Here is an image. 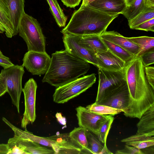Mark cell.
<instances>
[{
	"label": "cell",
	"mask_w": 154,
	"mask_h": 154,
	"mask_svg": "<svg viewBox=\"0 0 154 154\" xmlns=\"http://www.w3.org/2000/svg\"><path fill=\"white\" fill-rule=\"evenodd\" d=\"M144 68L140 57L134 58L126 67L129 94L128 106L123 112L126 117L140 119L154 105V89L147 80Z\"/></svg>",
	"instance_id": "cell-1"
},
{
	"label": "cell",
	"mask_w": 154,
	"mask_h": 154,
	"mask_svg": "<svg viewBox=\"0 0 154 154\" xmlns=\"http://www.w3.org/2000/svg\"><path fill=\"white\" fill-rule=\"evenodd\" d=\"M49 68L42 80L57 88L84 75L89 70V63L78 58L65 50L51 54Z\"/></svg>",
	"instance_id": "cell-2"
},
{
	"label": "cell",
	"mask_w": 154,
	"mask_h": 154,
	"mask_svg": "<svg viewBox=\"0 0 154 154\" xmlns=\"http://www.w3.org/2000/svg\"><path fill=\"white\" fill-rule=\"evenodd\" d=\"M118 15H111L88 6L81 5L75 11L67 25L61 31L79 36L100 35Z\"/></svg>",
	"instance_id": "cell-3"
},
{
	"label": "cell",
	"mask_w": 154,
	"mask_h": 154,
	"mask_svg": "<svg viewBox=\"0 0 154 154\" xmlns=\"http://www.w3.org/2000/svg\"><path fill=\"white\" fill-rule=\"evenodd\" d=\"M18 33L26 43L28 51L45 52V37L36 19L24 12L20 22Z\"/></svg>",
	"instance_id": "cell-4"
},
{
	"label": "cell",
	"mask_w": 154,
	"mask_h": 154,
	"mask_svg": "<svg viewBox=\"0 0 154 154\" xmlns=\"http://www.w3.org/2000/svg\"><path fill=\"white\" fill-rule=\"evenodd\" d=\"M95 74L79 78L56 88L53 95V101L57 103H63L79 95L91 87L95 82Z\"/></svg>",
	"instance_id": "cell-5"
},
{
	"label": "cell",
	"mask_w": 154,
	"mask_h": 154,
	"mask_svg": "<svg viewBox=\"0 0 154 154\" xmlns=\"http://www.w3.org/2000/svg\"><path fill=\"white\" fill-rule=\"evenodd\" d=\"M98 91L95 102L97 104L118 88L126 79L125 69L110 71L98 68Z\"/></svg>",
	"instance_id": "cell-6"
},
{
	"label": "cell",
	"mask_w": 154,
	"mask_h": 154,
	"mask_svg": "<svg viewBox=\"0 0 154 154\" xmlns=\"http://www.w3.org/2000/svg\"><path fill=\"white\" fill-rule=\"evenodd\" d=\"M5 79L7 92L10 95L12 103L20 113V103L23 91L22 81L25 72L24 67L18 65L6 69L1 71Z\"/></svg>",
	"instance_id": "cell-7"
},
{
	"label": "cell",
	"mask_w": 154,
	"mask_h": 154,
	"mask_svg": "<svg viewBox=\"0 0 154 154\" xmlns=\"http://www.w3.org/2000/svg\"><path fill=\"white\" fill-rule=\"evenodd\" d=\"M37 85L33 79H30L25 84L23 88L25 101V110L21 122V127L23 129L30 123L35 121V99Z\"/></svg>",
	"instance_id": "cell-8"
},
{
	"label": "cell",
	"mask_w": 154,
	"mask_h": 154,
	"mask_svg": "<svg viewBox=\"0 0 154 154\" xmlns=\"http://www.w3.org/2000/svg\"><path fill=\"white\" fill-rule=\"evenodd\" d=\"M51 58L46 52L28 51L24 56L22 65L33 75H43L49 68Z\"/></svg>",
	"instance_id": "cell-9"
},
{
	"label": "cell",
	"mask_w": 154,
	"mask_h": 154,
	"mask_svg": "<svg viewBox=\"0 0 154 154\" xmlns=\"http://www.w3.org/2000/svg\"><path fill=\"white\" fill-rule=\"evenodd\" d=\"M62 39L65 50L75 57L97 66L95 54L82 46L77 36L69 33L63 34Z\"/></svg>",
	"instance_id": "cell-10"
},
{
	"label": "cell",
	"mask_w": 154,
	"mask_h": 154,
	"mask_svg": "<svg viewBox=\"0 0 154 154\" xmlns=\"http://www.w3.org/2000/svg\"><path fill=\"white\" fill-rule=\"evenodd\" d=\"M75 109L79 127L84 128L97 136L100 125L108 115L92 113L81 106H78Z\"/></svg>",
	"instance_id": "cell-11"
},
{
	"label": "cell",
	"mask_w": 154,
	"mask_h": 154,
	"mask_svg": "<svg viewBox=\"0 0 154 154\" xmlns=\"http://www.w3.org/2000/svg\"><path fill=\"white\" fill-rule=\"evenodd\" d=\"M129 97V90L126 79L120 85L97 104L122 109L123 112L128 106Z\"/></svg>",
	"instance_id": "cell-12"
},
{
	"label": "cell",
	"mask_w": 154,
	"mask_h": 154,
	"mask_svg": "<svg viewBox=\"0 0 154 154\" xmlns=\"http://www.w3.org/2000/svg\"><path fill=\"white\" fill-rule=\"evenodd\" d=\"M55 143L52 148L55 154H83L82 148L70 137L69 133L52 136Z\"/></svg>",
	"instance_id": "cell-13"
},
{
	"label": "cell",
	"mask_w": 154,
	"mask_h": 154,
	"mask_svg": "<svg viewBox=\"0 0 154 154\" xmlns=\"http://www.w3.org/2000/svg\"><path fill=\"white\" fill-rule=\"evenodd\" d=\"M98 68L110 71L125 69L126 65L123 60L108 49L107 51L95 54Z\"/></svg>",
	"instance_id": "cell-14"
},
{
	"label": "cell",
	"mask_w": 154,
	"mask_h": 154,
	"mask_svg": "<svg viewBox=\"0 0 154 154\" xmlns=\"http://www.w3.org/2000/svg\"><path fill=\"white\" fill-rule=\"evenodd\" d=\"M87 5L111 15L122 14L127 6L125 0H94Z\"/></svg>",
	"instance_id": "cell-15"
},
{
	"label": "cell",
	"mask_w": 154,
	"mask_h": 154,
	"mask_svg": "<svg viewBox=\"0 0 154 154\" xmlns=\"http://www.w3.org/2000/svg\"><path fill=\"white\" fill-rule=\"evenodd\" d=\"M103 39L111 42L125 49L135 56H137L139 47L135 43L114 31L104 32L100 35Z\"/></svg>",
	"instance_id": "cell-16"
},
{
	"label": "cell",
	"mask_w": 154,
	"mask_h": 154,
	"mask_svg": "<svg viewBox=\"0 0 154 154\" xmlns=\"http://www.w3.org/2000/svg\"><path fill=\"white\" fill-rule=\"evenodd\" d=\"M7 7L11 21L16 35L24 11V0H4Z\"/></svg>",
	"instance_id": "cell-17"
},
{
	"label": "cell",
	"mask_w": 154,
	"mask_h": 154,
	"mask_svg": "<svg viewBox=\"0 0 154 154\" xmlns=\"http://www.w3.org/2000/svg\"><path fill=\"white\" fill-rule=\"evenodd\" d=\"M77 36L79 44L95 54L108 50L100 35L93 34Z\"/></svg>",
	"instance_id": "cell-18"
},
{
	"label": "cell",
	"mask_w": 154,
	"mask_h": 154,
	"mask_svg": "<svg viewBox=\"0 0 154 154\" xmlns=\"http://www.w3.org/2000/svg\"><path fill=\"white\" fill-rule=\"evenodd\" d=\"M154 132L137 133L136 134L122 139L121 141L126 144L142 149L154 145Z\"/></svg>",
	"instance_id": "cell-19"
},
{
	"label": "cell",
	"mask_w": 154,
	"mask_h": 154,
	"mask_svg": "<svg viewBox=\"0 0 154 154\" xmlns=\"http://www.w3.org/2000/svg\"><path fill=\"white\" fill-rule=\"evenodd\" d=\"M4 32L9 38L16 35L5 1L4 0H0V33Z\"/></svg>",
	"instance_id": "cell-20"
},
{
	"label": "cell",
	"mask_w": 154,
	"mask_h": 154,
	"mask_svg": "<svg viewBox=\"0 0 154 154\" xmlns=\"http://www.w3.org/2000/svg\"><path fill=\"white\" fill-rule=\"evenodd\" d=\"M137 123V133L154 132V105L142 115Z\"/></svg>",
	"instance_id": "cell-21"
},
{
	"label": "cell",
	"mask_w": 154,
	"mask_h": 154,
	"mask_svg": "<svg viewBox=\"0 0 154 154\" xmlns=\"http://www.w3.org/2000/svg\"><path fill=\"white\" fill-rule=\"evenodd\" d=\"M86 129L79 127L75 128L69 133V135L82 149L83 154H93L88 147L85 134Z\"/></svg>",
	"instance_id": "cell-22"
},
{
	"label": "cell",
	"mask_w": 154,
	"mask_h": 154,
	"mask_svg": "<svg viewBox=\"0 0 154 154\" xmlns=\"http://www.w3.org/2000/svg\"><path fill=\"white\" fill-rule=\"evenodd\" d=\"M102 40L108 49L125 63L127 66L134 58L135 56L122 47L107 40Z\"/></svg>",
	"instance_id": "cell-23"
},
{
	"label": "cell",
	"mask_w": 154,
	"mask_h": 154,
	"mask_svg": "<svg viewBox=\"0 0 154 154\" xmlns=\"http://www.w3.org/2000/svg\"><path fill=\"white\" fill-rule=\"evenodd\" d=\"M50 10L57 24L60 27H65L67 18L60 8L57 0H46Z\"/></svg>",
	"instance_id": "cell-24"
},
{
	"label": "cell",
	"mask_w": 154,
	"mask_h": 154,
	"mask_svg": "<svg viewBox=\"0 0 154 154\" xmlns=\"http://www.w3.org/2000/svg\"><path fill=\"white\" fill-rule=\"evenodd\" d=\"M136 44L140 48V51L137 56H140L145 52L154 48V38L148 36L126 37Z\"/></svg>",
	"instance_id": "cell-25"
},
{
	"label": "cell",
	"mask_w": 154,
	"mask_h": 154,
	"mask_svg": "<svg viewBox=\"0 0 154 154\" xmlns=\"http://www.w3.org/2000/svg\"><path fill=\"white\" fill-rule=\"evenodd\" d=\"M154 18V7H146L135 17L128 20L130 29H133L136 26L150 19Z\"/></svg>",
	"instance_id": "cell-26"
},
{
	"label": "cell",
	"mask_w": 154,
	"mask_h": 154,
	"mask_svg": "<svg viewBox=\"0 0 154 154\" xmlns=\"http://www.w3.org/2000/svg\"><path fill=\"white\" fill-rule=\"evenodd\" d=\"M85 108L91 112L101 115H110L114 116L123 112L122 109L106 105L97 104L95 102L88 105Z\"/></svg>",
	"instance_id": "cell-27"
},
{
	"label": "cell",
	"mask_w": 154,
	"mask_h": 154,
	"mask_svg": "<svg viewBox=\"0 0 154 154\" xmlns=\"http://www.w3.org/2000/svg\"><path fill=\"white\" fill-rule=\"evenodd\" d=\"M145 0H135L131 5L127 6L122 14L128 20L132 19L141 12L145 8Z\"/></svg>",
	"instance_id": "cell-28"
},
{
	"label": "cell",
	"mask_w": 154,
	"mask_h": 154,
	"mask_svg": "<svg viewBox=\"0 0 154 154\" xmlns=\"http://www.w3.org/2000/svg\"><path fill=\"white\" fill-rule=\"evenodd\" d=\"M85 134L89 149L93 154H100L104 143L99 140L96 135L90 131L86 129Z\"/></svg>",
	"instance_id": "cell-29"
},
{
	"label": "cell",
	"mask_w": 154,
	"mask_h": 154,
	"mask_svg": "<svg viewBox=\"0 0 154 154\" xmlns=\"http://www.w3.org/2000/svg\"><path fill=\"white\" fill-rule=\"evenodd\" d=\"M114 119L113 116L108 115L100 126L97 136L99 140L104 144L106 143L107 136Z\"/></svg>",
	"instance_id": "cell-30"
},
{
	"label": "cell",
	"mask_w": 154,
	"mask_h": 154,
	"mask_svg": "<svg viewBox=\"0 0 154 154\" xmlns=\"http://www.w3.org/2000/svg\"><path fill=\"white\" fill-rule=\"evenodd\" d=\"M144 67L154 63V48L145 52L140 56Z\"/></svg>",
	"instance_id": "cell-31"
},
{
	"label": "cell",
	"mask_w": 154,
	"mask_h": 154,
	"mask_svg": "<svg viewBox=\"0 0 154 154\" xmlns=\"http://www.w3.org/2000/svg\"><path fill=\"white\" fill-rule=\"evenodd\" d=\"M116 154H143V151L135 147L126 144L124 148L121 150H117Z\"/></svg>",
	"instance_id": "cell-32"
},
{
	"label": "cell",
	"mask_w": 154,
	"mask_h": 154,
	"mask_svg": "<svg viewBox=\"0 0 154 154\" xmlns=\"http://www.w3.org/2000/svg\"><path fill=\"white\" fill-rule=\"evenodd\" d=\"M133 29L154 32V18L146 21L135 27Z\"/></svg>",
	"instance_id": "cell-33"
},
{
	"label": "cell",
	"mask_w": 154,
	"mask_h": 154,
	"mask_svg": "<svg viewBox=\"0 0 154 154\" xmlns=\"http://www.w3.org/2000/svg\"><path fill=\"white\" fill-rule=\"evenodd\" d=\"M145 72L147 80L154 89V67L153 66L145 67Z\"/></svg>",
	"instance_id": "cell-34"
},
{
	"label": "cell",
	"mask_w": 154,
	"mask_h": 154,
	"mask_svg": "<svg viewBox=\"0 0 154 154\" xmlns=\"http://www.w3.org/2000/svg\"><path fill=\"white\" fill-rule=\"evenodd\" d=\"M7 92L5 78L2 72L0 73V97Z\"/></svg>",
	"instance_id": "cell-35"
},
{
	"label": "cell",
	"mask_w": 154,
	"mask_h": 154,
	"mask_svg": "<svg viewBox=\"0 0 154 154\" xmlns=\"http://www.w3.org/2000/svg\"><path fill=\"white\" fill-rule=\"evenodd\" d=\"M14 65L10 60V59L6 57L0 56V66L4 69H6Z\"/></svg>",
	"instance_id": "cell-36"
},
{
	"label": "cell",
	"mask_w": 154,
	"mask_h": 154,
	"mask_svg": "<svg viewBox=\"0 0 154 154\" xmlns=\"http://www.w3.org/2000/svg\"><path fill=\"white\" fill-rule=\"evenodd\" d=\"M64 5L67 7L74 8L78 6L81 0H61Z\"/></svg>",
	"instance_id": "cell-37"
},
{
	"label": "cell",
	"mask_w": 154,
	"mask_h": 154,
	"mask_svg": "<svg viewBox=\"0 0 154 154\" xmlns=\"http://www.w3.org/2000/svg\"><path fill=\"white\" fill-rule=\"evenodd\" d=\"M8 148L7 144H0V154H8Z\"/></svg>",
	"instance_id": "cell-38"
},
{
	"label": "cell",
	"mask_w": 154,
	"mask_h": 154,
	"mask_svg": "<svg viewBox=\"0 0 154 154\" xmlns=\"http://www.w3.org/2000/svg\"><path fill=\"white\" fill-rule=\"evenodd\" d=\"M112 153L107 148L106 143L104 144L103 147L100 152V154H112Z\"/></svg>",
	"instance_id": "cell-39"
},
{
	"label": "cell",
	"mask_w": 154,
	"mask_h": 154,
	"mask_svg": "<svg viewBox=\"0 0 154 154\" xmlns=\"http://www.w3.org/2000/svg\"><path fill=\"white\" fill-rule=\"evenodd\" d=\"M145 6L146 7H154V0H145Z\"/></svg>",
	"instance_id": "cell-40"
},
{
	"label": "cell",
	"mask_w": 154,
	"mask_h": 154,
	"mask_svg": "<svg viewBox=\"0 0 154 154\" xmlns=\"http://www.w3.org/2000/svg\"><path fill=\"white\" fill-rule=\"evenodd\" d=\"M94 0H82V2L81 5H87L89 3Z\"/></svg>",
	"instance_id": "cell-41"
},
{
	"label": "cell",
	"mask_w": 154,
	"mask_h": 154,
	"mask_svg": "<svg viewBox=\"0 0 154 154\" xmlns=\"http://www.w3.org/2000/svg\"><path fill=\"white\" fill-rule=\"evenodd\" d=\"M125 1L126 4L127 6H128L130 5L133 3L135 0H125Z\"/></svg>",
	"instance_id": "cell-42"
},
{
	"label": "cell",
	"mask_w": 154,
	"mask_h": 154,
	"mask_svg": "<svg viewBox=\"0 0 154 154\" xmlns=\"http://www.w3.org/2000/svg\"><path fill=\"white\" fill-rule=\"evenodd\" d=\"M0 56L2 57H6L3 55L2 53V52H1V51L0 50Z\"/></svg>",
	"instance_id": "cell-43"
}]
</instances>
